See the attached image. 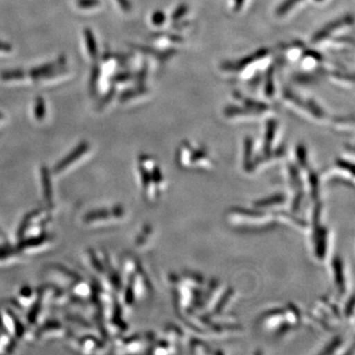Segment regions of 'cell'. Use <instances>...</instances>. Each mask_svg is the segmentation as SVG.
Returning <instances> with one entry per match:
<instances>
[{
  "mask_svg": "<svg viewBox=\"0 0 355 355\" xmlns=\"http://www.w3.org/2000/svg\"><path fill=\"white\" fill-rule=\"evenodd\" d=\"M46 275L55 286L64 289L76 300L87 301L93 297V287L76 272L58 263L46 266Z\"/></svg>",
  "mask_w": 355,
  "mask_h": 355,
  "instance_id": "1",
  "label": "cell"
},
{
  "mask_svg": "<svg viewBox=\"0 0 355 355\" xmlns=\"http://www.w3.org/2000/svg\"><path fill=\"white\" fill-rule=\"evenodd\" d=\"M139 171L144 200L148 203H155L165 186L160 167L153 158L142 155L139 157Z\"/></svg>",
  "mask_w": 355,
  "mask_h": 355,
  "instance_id": "2",
  "label": "cell"
},
{
  "mask_svg": "<svg viewBox=\"0 0 355 355\" xmlns=\"http://www.w3.org/2000/svg\"><path fill=\"white\" fill-rule=\"evenodd\" d=\"M275 219L272 214L263 211H257L246 209H233L227 214L229 224L233 227L244 231L268 230L275 224Z\"/></svg>",
  "mask_w": 355,
  "mask_h": 355,
  "instance_id": "3",
  "label": "cell"
},
{
  "mask_svg": "<svg viewBox=\"0 0 355 355\" xmlns=\"http://www.w3.org/2000/svg\"><path fill=\"white\" fill-rule=\"evenodd\" d=\"M30 324H26L17 310L12 305L2 306L0 308V329L6 331L16 340H32L35 333L31 331Z\"/></svg>",
  "mask_w": 355,
  "mask_h": 355,
  "instance_id": "4",
  "label": "cell"
},
{
  "mask_svg": "<svg viewBox=\"0 0 355 355\" xmlns=\"http://www.w3.org/2000/svg\"><path fill=\"white\" fill-rule=\"evenodd\" d=\"M177 157L178 163L184 169L210 171L216 166V163L210 157L207 149L198 146L197 148L186 142L180 147Z\"/></svg>",
  "mask_w": 355,
  "mask_h": 355,
  "instance_id": "5",
  "label": "cell"
},
{
  "mask_svg": "<svg viewBox=\"0 0 355 355\" xmlns=\"http://www.w3.org/2000/svg\"><path fill=\"white\" fill-rule=\"evenodd\" d=\"M51 210L46 207V209L33 210L28 214L23 219L18 230L19 241L26 238L36 237L46 233V230L51 222Z\"/></svg>",
  "mask_w": 355,
  "mask_h": 355,
  "instance_id": "6",
  "label": "cell"
},
{
  "mask_svg": "<svg viewBox=\"0 0 355 355\" xmlns=\"http://www.w3.org/2000/svg\"><path fill=\"white\" fill-rule=\"evenodd\" d=\"M125 216V210L121 205L101 209L89 212L84 216L83 222L90 227H106L123 220Z\"/></svg>",
  "mask_w": 355,
  "mask_h": 355,
  "instance_id": "7",
  "label": "cell"
},
{
  "mask_svg": "<svg viewBox=\"0 0 355 355\" xmlns=\"http://www.w3.org/2000/svg\"><path fill=\"white\" fill-rule=\"evenodd\" d=\"M55 243V238L48 232L36 236V237L26 238L20 240L17 250L25 258L30 256H38V254L49 251Z\"/></svg>",
  "mask_w": 355,
  "mask_h": 355,
  "instance_id": "8",
  "label": "cell"
},
{
  "mask_svg": "<svg viewBox=\"0 0 355 355\" xmlns=\"http://www.w3.org/2000/svg\"><path fill=\"white\" fill-rule=\"evenodd\" d=\"M69 333L67 327L58 321L43 322L38 330L35 331V338L41 340H55L64 338Z\"/></svg>",
  "mask_w": 355,
  "mask_h": 355,
  "instance_id": "9",
  "label": "cell"
},
{
  "mask_svg": "<svg viewBox=\"0 0 355 355\" xmlns=\"http://www.w3.org/2000/svg\"><path fill=\"white\" fill-rule=\"evenodd\" d=\"M154 338L150 336H144L139 335H135L128 336L127 338L123 340H114V349H116V352L121 349L123 354H137V352H141L144 347H146V343H150L153 345Z\"/></svg>",
  "mask_w": 355,
  "mask_h": 355,
  "instance_id": "10",
  "label": "cell"
},
{
  "mask_svg": "<svg viewBox=\"0 0 355 355\" xmlns=\"http://www.w3.org/2000/svg\"><path fill=\"white\" fill-rule=\"evenodd\" d=\"M70 342H71L70 345L76 347L80 354H94L106 349V345L103 340H100L99 338L90 335V334L81 336V338L70 340Z\"/></svg>",
  "mask_w": 355,
  "mask_h": 355,
  "instance_id": "11",
  "label": "cell"
},
{
  "mask_svg": "<svg viewBox=\"0 0 355 355\" xmlns=\"http://www.w3.org/2000/svg\"><path fill=\"white\" fill-rule=\"evenodd\" d=\"M89 149H90V146H89L88 142L84 141L79 144L67 157L58 163L55 169H53L55 174L62 175V173L69 171L70 168L73 167V165H76L88 153Z\"/></svg>",
  "mask_w": 355,
  "mask_h": 355,
  "instance_id": "12",
  "label": "cell"
},
{
  "mask_svg": "<svg viewBox=\"0 0 355 355\" xmlns=\"http://www.w3.org/2000/svg\"><path fill=\"white\" fill-rule=\"evenodd\" d=\"M334 284H335L338 295L343 296L347 291V279H345V266L340 257H336L331 263Z\"/></svg>",
  "mask_w": 355,
  "mask_h": 355,
  "instance_id": "13",
  "label": "cell"
},
{
  "mask_svg": "<svg viewBox=\"0 0 355 355\" xmlns=\"http://www.w3.org/2000/svg\"><path fill=\"white\" fill-rule=\"evenodd\" d=\"M38 297V289L31 286H23L13 299L12 305L17 306L18 309H30Z\"/></svg>",
  "mask_w": 355,
  "mask_h": 355,
  "instance_id": "14",
  "label": "cell"
},
{
  "mask_svg": "<svg viewBox=\"0 0 355 355\" xmlns=\"http://www.w3.org/2000/svg\"><path fill=\"white\" fill-rule=\"evenodd\" d=\"M25 259V257L18 251L17 248L9 245H0V268H6L16 265Z\"/></svg>",
  "mask_w": 355,
  "mask_h": 355,
  "instance_id": "15",
  "label": "cell"
},
{
  "mask_svg": "<svg viewBox=\"0 0 355 355\" xmlns=\"http://www.w3.org/2000/svg\"><path fill=\"white\" fill-rule=\"evenodd\" d=\"M42 182H43V196L44 202L49 209H53V187H51L50 173L48 170H42Z\"/></svg>",
  "mask_w": 355,
  "mask_h": 355,
  "instance_id": "16",
  "label": "cell"
},
{
  "mask_svg": "<svg viewBox=\"0 0 355 355\" xmlns=\"http://www.w3.org/2000/svg\"><path fill=\"white\" fill-rule=\"evenodd\" d=\"M15 347V338L0 329V354H11Z\"/></svg>",
  "mask_w": 355,
  "mask_h": 355,
  "instance_id": "17",
  "label": "cell"
},
{
  "mask_svg": "<svg viewBox=\"0 0 355 355\" xmlns=\"http://www.w3.org/2000/svg\"><path fill=\"white\" fill-rule=\"evenodd\" d=\"M284 200H286V197L284 195H275L272 197L263 198V200L254 202V207L261 209H268V207L270 209V207L282 205V203H284Z\"/></svg>",
  "mask_w": 355,
  "mask_h": 355,
  "instance_id": "18",
  "label": "cell"
},
{
  "mask_svg": "<svg viewBox=\"0 0 355 355\" xmlns=\"http://www.w3.org/2000/svg\"><path fill=\"white\" fill-rule=\"evenodd\" d=\"M84 36H85L86 44H87L88 51L91 57H97V44H96L94 35L90 29L84 30Z\"/></svg>",
  "mask_w": 355,
  "mask_h": 355,
  "instance_id": "19",
  "label": "cell"
},
{
  "mask_svg": "<svg viewBox=\"0 0 355 355\" xmlns=\"http://www.w3.org/2000/svg\"><path fill=\"white\" fill-rule=\"evenodd\" d=\"M67 321L71 323L72 326L76 327L77 329L80 330H90L92 331L94 327L92 324H88L85 320L80 319L78 316H74V315H69L67 316Z\"/></svg>",
  "mask_w": 355,
  "mask_h": 355,
  "instance_id": "20",
  "label": "cell"
},
{
  "mask_svg": "<svg viewBox=\"0 0 355 355\" xmlns=\"http://www.w3.org/2000/svg\"><path fill=\"white\" fill-rule=\"evenodd\" d=\"M55 69V64L42 65V67H36V69H32L31 72H30V76H31L33 78H39V77L41 76H46Z\"/></svg>",
  "mask_w": 355,
  "mask_h": 355,
  "instance_id": "21",
  "label": "cell"
},
{
  "mask_svg": "<svg viewBox=\"0 0 355 355\" xmlns=\"http://www.w3.org/2000/svg\"><path fill=\"white\" fill-rule=\"evenodd\" d=\"M153 235V228L146 227L144 228V230L141 231V233L139 235V237L137 238V246L140 248L146 246V243L149 241V237H151Z\"/></svg>",
  "mask_w": 355,
  "mask_h": 355,
  "instance_id": "22",
  "label": "cell"
},
{
  "mask_svg": "<svg viewBox=\"0 0 355 355\" xmlns=\"http://www.w3.org/2000/svg\"><path fill=\"white\" fill-rule=\"evenodd\" d=\"M46 114V108H44V102L43 98H37L36 105H35V116L37 120L42 121Z\"/></svg>",
  "mask_w": 355,
  "mask_h": 355,
  "instance_id": "23",
  "label": "cell"
},
{
  "mask_svg": "<svg viewBox=\"0 0 355 355\" xmlns=\"http://www.w3.org/2000/svg\"><path fill=\"white\" fill-rule=\"evenodd\" d=\"M25 73L22 70H10V71H6L1 74L3 80H18V79L23 78Z\"/></svg>",
  "mask_w": 355,
  "mask_h": 355,
  "instance_id": "24",
  "label": "cell"
},
{
  "mask_svg": "<svg viewBox=\"0 0 355 355\" xmlns=\"http://www.w3.org/2000/svg\"><path fill=\"white\" fill-rule=\"evenodd\" d=\"M77 6L83 9H90L100 6L99 0H78Z\"/></svg>",
  "mask_w": 355,
  "mask_h": 355,
  "instance_id": "25",
  "label": "cell"
},
{
  "mask_svg": "<svg viewBox=\"0 0 355 355\" xmlns=\"http://www.w3.org/2000/svg\"><path fill=\"white\" fill-rule=\"evenodd\" d=\"M165 21V15L161 11H157L153 14V22L155 25H161Z\"/></svg>",
  "mask_w": 355,
  "mask_h": 355,
  "instance_id": "26",
  "label": "cell"
},
{
  "mask_svg": "<svg viewBox=\"0 0 355 355\" xmlns=\"http://www.w3.org/2000/svg\"><path fill=\"white\" fill-rule=\"evenodd\" d=\"M118 3L120 4L121 9L125 12H128L132 9V4H130V0H116Z\"/></svg>",
  "mask_w": 355,
  "mask_h": 355,
  "instance_id": "27",
  "label": "cell"
},
{
  "mask_svg": "<svg viewBox=\"0 0 355 355\" xmlns=\"http://www.w3.org/2000/svg\"><path fill=\"white\" fill-rule=\"evenodd\" d=\"M11 46L10 44L3 43V42H0V51H10Z\"/></svg>",
  "mask_w": 355,
  "mask_h": 355,
  "instance_id": "28",
  "label": "cell"
},
{
  "mask_svg": "<svg viewBox=\"0 0 355 355\" xmlns=\"http://www.w3.org/2000/svg\"><path fill=\"white\" fill-rule=\"evenodd\" d=\"M116 80L118 81H125L128 80V78H130V76L128 74H119V76H116Z\"/></svg>",
  "mask_w": 355,
  "mask_h": 355,
  "instance_id": "29",
  "label": "cell"
},
{
  "mask_svg": "<svg viewBox=\"0 0 355 355\" xmlns=\"http://www.w3.org/2000/svg\"><path fill=\"white\" fill-rule=\"evenodd\" d=\"M6 236L0 230V245L6 244Z\"/></svg>",
  "mask_w": 355,
  "mask_h": 355,
  "instance_id": "30",
  "label": "cell"
}]
</instances>
